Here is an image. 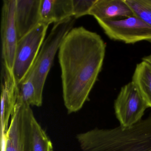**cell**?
Wrapping results in <instances>:
<instances>
[{"instance_id": "1", "label": "cell", "mask_w": 151, "mask_h": 151, "mask_svg": "<svg viewBox=\"0 0 151 151\" xmlns=\"http://www.w3.org/2000/svg\"><path fill=\"white\" fill-rule=\"evenodd\" d=\"M106 48L100 35L83 26L73 28L63 41L58 59L68 113L79 111L88 99L102 68Z\"/></svg>"}, {"instance_id": "2", "label": "cell", "mask_w": 151, "mask_h": 151, "mask_svg": "<svg viewBox=\"0 0 151 151\" xmlns=\"http://www.w3.org/2000/svg\"><path fill=\"white\" fill-rule=\"evenodd\" d=\"M76 137L82 151H151V114L128 128H95Z\"/></svg>"}, {"instance_id": "3", "label": "cell", "mask_w": 151, "mask_h": 151, "mask_svg": "<svg viewBox=\"0 0 151 151\" xmlns=\"http://www.w3.org/2000/svg\"><path fill=\"white\" fill-rule=\"evenodd\" d=\"M76 19L74 17H70L54 24L50 33L44 40L36 60L29 71V72L33 73L37 95L41 102H43L45 83L55 55L67 34L73 29Z\"/></svg>"}, {"instance_id": "4", "label": "cell", "mask_w": 151, "mask_h": 151, "mask_svg": "<svg viewBox=\"0 0 151 151\" xmlns=\"http://www.w3.org/2000/svg\"><path fill=\"white\" fill-rule=\"evenodd\" d=\"M30 106L17 97L6 134V151H31L32 121L34 115Z\"/></svg>"}, {"instance_id": "5", "label": "cell", "mask_w": 151, "mask_h": 151, "mask_svg": "<svg viewBox=\"0 0 151 151\" xmlns=\"http://www.w3.org/2000/svg\"><path fill=\"white\" fill-rule=\"evenodd\" d=\"M49 24L41 23L18 40L13 72L19 84L33 66L45 38Z\"/></svg>"}, {"instance_id": "6", "label": "cell", "mask_w": 151, "mask_h": 151, "mask_svg": "<svg viewBox=\"0 0 151 151\" xmlns=\"http://www.w3.org/2000/svg\"><path fill=\"white\" fill-rule=\"evenodd\" d=\"M97 22L112 40L128 44L151 40V27L136 16Z\"/></svg>"}, {"instance_id": "7", "label": "cell", "mask_w": 151, "mask_h": 151, "mask_svg": "<svg viewBox=\"0 0 151 151\" xmlns=\"http://www.w3.org/2000/svg\"><path fill=\"white\" fill-rule=\"evenodd\" d=\"M148 106L136 85L131 81L122 87L114 104L120 126L128 128L142 120Z\"/></svg>"}, {"instance_id": "8", "label": "cell", "mask_w": 151, "mask_h": 151, "mask_svg": "<svg viewBox=\"0 0 151 151\" xmlns=\"http://www.w3.org/2000/svg\"><path fill=\"white\" fill-rule=\"evenodd\" d=\"M16 0H4L1 16L2 65L13 70L18 37L15 21Z\"/></svg>"}, {"instance_id": "9", "label": "cell", "mask_w": 151, "mask_h": 151, "mask_svg": "<svg viewBox=\"0 0 151 151\" xmlns=\"http://www.w3.org/2000/svg\"><path fill=\"white\" fill-rule=\"evenodd\" d=\"M18 91V84L13 70L3 65L1 73V134L6 133L8 129L9 121L17 100Z\"/></svg>"}, {"instance_id": "10", "label": "cell", "mask_w": 151, "mask_h": 151, "mask_svg": "<svg viewBox=\"0 0 151 151\" xmlns=\"http://www.w3.org/2000/svg\"><path fill=\"white\" fill-rule=\"evenodd\" d=\"M40 4V0H16L15 21L18 40L42 23Z\"/></svg>"}, {"instance_id": "11", "label": "cell", "mask_w": 151, "mask_h": 151, "mask_svg": "<svg viewBox=\"0 0 151 151\" xmlns=\"http://www.w3.org/2000/svg\"><path fill=\"white\" fill-rule=\"evenodd\" d=\"M89 15L98 21L126 18L134 15L125 0H96Z\"/></svg>"}, {"instance_id": "12", "label": "cell", "mask_w": 151, "mask_h": 151, "mask_svg": "<svg viewBox=\"0 0 151 151\" xmlns=\"http://www.w3.org/2000/svg\"><path fill=\"white\" fill-rule=\"evenodd\" d=\"M40 14L42 23H57L73 17V0H40Z\"/></svg>"}, {"instance_id": "13", "label": "cell", "mask_w": 151, "mask_h": 151, "mask_svg": "<svg viewBox=\"0 0 151 151\" xmlns=\"http://www.w3.org/2000/svg\"><path fill=\"white\" fill-rule=\"evenodd\" d=\"M132 81L151 108V64L142 60L136 66Z\"/></svg>"}, {"instance_id": "14", "label": "cell", "mask_w": 151, "mask_h": 151, "mask_svg": "<svg viewBox=\"0 0 151 151\" xmlns=\"http://www.w3.org/2000/svg\"><path fill=\"white\" fill-rule=\"evenodd\" d=\"M31 151H53L52 142L35 116L32 121Z\"/></svg>"}, {"instance_id": "15", "label": "cell", "mask_w": 151, "mask_h": 151, "mask_svg": "<svg viewBox=\"0 0 151 151\" xmlns=\"http://www.w3.org/2000/svg\"><path fill=\"white\" fill-rule=\"evenodd\" d=\"M18 97L30 106L40 107L42 102L37 95L33 80V74L29 72L22 81L18 84Z\"/></svg>"}, {"instance_id": "16", "label": "cell", "mask_w": 151, "mask_h": 151, "mask_svg": "<svg viewBox=\"0 0 151 151\" xmlns=\"http://www.w3.org/2000/svg\"><path fill=\"white\" fill-rule=\"evenodd\" d=\"M134 15L151 27V0H125Z\"/></svg>"}, {"instance_id": "17", "label": "cell", "mask_w": 151, "mask_h": 151, "mask_svg": "<svg viewBox=\"0 0 151 151\" xmlns=\"http://www.w3.org/2000/svg\"><path fill=\"white\" fill-rule=\"evenodd\" d=\"M96 0H73V17L77 19L90 14Z\"/></svg>"}, {"instance_id": "18", "label": "cell", "mask_w": 151, "mask_h": 151, "mask_svg": "<svg viewBox=\"0 0 151 151\" xmlns=\"http://www.w3.org/2000/svg\"><path fill=\"white\" fill-rule=\"evenodd\" d=\"M142 60L145 61L151 64V53L147 56H145L142 58Z\"/></svg>"}, {"instance_id": "19", "label": "cell", "mask_w": 151, "mask_h": 151, "mask_svg": "<svg viewBox=\"0 0 151 151\" xmlns=\"http://www.w3.org/2000/svg\"><path fill=\"white\" fill-rule=\"evenodd\" d=\"M149 42H150V43L151 44V41H149Z\"/></svg>"}]
</instances>
